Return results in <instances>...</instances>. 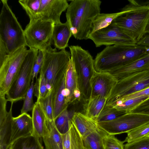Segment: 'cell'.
Wrapping results in <instances>:
<instances>
[{"instance_id": "1", "label": "cell", "mask_w": 149, "mask_h": 149, "mask_svg": "<svg viewBox=\"0 0 149 149\" xmlns=\"http://www.w3.org/2000/svg\"><path fill=\"white\" fill-rule=\"evenodd\" d=\"M99 0H73L66 13L72 35L77 40L88 39L95 17L100 13Z\"/></svg>"}, {"instance_id": "2", "label": "cell", "mask_w": 149, "mask_h": 149, "mask_svg": "<svg viewBox=\"0 0 149 149\" xmlns=\"http://www.w3.org/2000/svg\"><path fill=\"white\" fill-rule=\"evenodd\" d=\"M0 14V62L23 46H26L24 31L8 3L1 0Z\"/></svg>"}, {"instance_id": "3", "label": "cell", "mask_w": 149, "mask_h": 149, "mask_svg": "<svg viewBox=\"0 0 149 149\" xmlns=\"http://www.w3.org/2000/svg\"><path fill=\"white\" fill-rule=\"evenodd\" d=\"M149 53V48L137 44L107 46L97 54L95 69L97 72H109Z\"/></svg>"}, {"instance_id": "4", "label": "cell", "mask_w": 149, "mask_h": 149, "mask_svg": "<svg viewBox=\"0 0 149 149\" xmlns=\"http://www.w3.org/2000/svg\"><path fill=\"white\" fill-rule=\"evenodd\" d=\"M130 1V9L115 19L111 24L122 30L137 43L145 35L149 19V1L141 3Z\"/></svg>"}, {"instance_id": "5", "label": "cell", "mask_w": 149, "mask_h": 149, "mask_svg": "<svg viewBox=\"0 0 149 149\" xmlns=\"http://www.w3.org/2000/svg\"><path fill=\"white\" fill-rule=\"evenodd\" d=\"M44 51L43 64L40 72L46 80L49 90H53L61 83L71 59L70 52L65 49L58 52L49 47Z\"/></svg>"}, {"instance_id": "6", "label": "cell", "mask_w": 149, "mask_h": 149, "mask_svg": "<svg viewBox=\"0 0 149 149\" xmlns=\"http://www.w3.org/2000/svg\"><path fill=\"white\" fill-rule=\"evenodd\" d=\"M76 70L81 99L86 103L91 97V81L96 71L94 59L89 52L79 45L69 46Z\"/></svg>"}, {"instance_id": "7", "label": "cell", "mask_w": 149, "mask_h": 149, "mask_svg": "<svg viewBox=\"0 0 149 149\" xmlns=\"http://www.w3.org/2000/svg\"><path fill=\"white\" fill-rule=\"evenodd\" d=\"M39 50L29 48L19 72L6 95L8 101L15 102L24 100L32 81L33 65Z\"/></svg>"}, {"instance_id": "8", "label": "cell", "mask_w": 149, "mask_h": 149, "mask_svg": "<svg viewBox=\"0 0 149 149\" xmlns=\"http://www.w3.org/2000/svg\"><path fill=\"white\" fill-rule=\"evenodd\" d=\"M54 25L52 22L41 19L30 20L24 30L26 46L42 50L51 46Z\"/></svg>"}, {"instance_id": "9", "label": "cell", "mask_w": 149, "mask_h": 149, "mask_svg": "<svg viewBox=\"0 0 149 149\" xmlns=\"http://www.w3.org/2000/svg\"><path fill=\"white\" fill-rule=\"evenodd\" d=\"M19 48L0 62V95L6 96L20 70L28 50Z\"/></svg>"}, {"instance_id": "10", "label": "cell", "mask_w": 149, "mask_h": 149, "mask_svg": "<svg viewBox=\"0 0 149 149\" xmlns=\"http://www.w3.org/2000/svg\"><path fill=\"white\" fill-rule=\"evenodd\" d=\"M149 87V70L133 74L118 81L107 99V105L121 97Z\"/></svg>"}, {"instance_id": "11", "label": "cell", "mask_w": 149, "mask_h": 149, "mask_svg": "<svg viewBox=\"0 0 149 149\" xmlns=\"http://www.w3.org/2000/svg\"><path fill=\"white\" fill-rule=\"evenodd\" d=\"M148 122V115L128 113L114 120L97 123L108 134L115 135L127 133Z\"/></svg>"}, {"instance_id": "12", "label": "cell", "mask_w": 149, "mask_h": 149, "mask_svg": "<svg viewBox=\"0 0 149 149\" xmlns=\"http://www.w3.org/2000/svg\"><path fill=\"white\" fill-rule=\"evenodd\" d=\"M88 39L92 40L96 47L102 45L135 46L136 42L122 30L112 24L90 33Z\"/></svg>"}, {"instance_id": "13", "label": "cell", "mask_w": 149, "mask_h": 149, "mask_svg": "<svg viewBox=\"0 0 149 149\" xmlns=\"http://www.w3.org/2000/svg\"><path fill=\"white\" fill-rule=\"evenodd\" d=\"M8 100L6 96H0V149H8L10 144L13 102L8 111L6 110Z\"/></svg>"}, {"instance_id": "14", "label": "cell", "mask_w": 149, "mask_h": 149, "mask_svg": "<svg viewBox=\"0 0 149 149\" xmlns=\"http://www.w3.org/2000/svg\"><path fill=\"white\" fill-rule=\"evenodd\" d=\"M69 4L66 0H41L38 11L40 19L52 22L55 24L61 23V15Z\"/></svg>"}, {"instance_id": "15", "label": "cell", "mask_w": 149, "mask_h": 149, "mask_svg": "<svg viewBox=\"0 0 149 149\" xmlns=\"http://www.w3.org/2000/svg\"><path fill=\"white\" fill-rule=\"evenodd\" d=\"M117 82L109 72L96 71L91 81V97L99 96L107 99Z\"/></svg>"}, {"instance_id": "16", "label": "cell", "mask_w": 149, "mask_h": 149, "mask_svg": "<svg viewBox=\"0 0 149 149\" xmlns=\"http://www.w3.org/2000/svg\"><path fill=\"white\" fill-rule=\"evenodd\" d=\"M149 70V53L109 72L118 81L130 76Z\"/></svg>"}, {"instance_id": "17", "label": "cell", "mask_w": 149, "mask_h": 149, "mask_svg": "<svg viewBox=\"0 0 149 149\" xmlns=\"http://www.w3.org/2000/svg\"><path fill=\"white\" fill-rule=\"evenodd\" d=\"M65 102L69 105L81 101V94L79 90L77 73L71 59L69 61L65 77Z\"/></svg>"}, {"instance_id": "18", "label": "cell", "mask_w": 149, "mask_h": 149, "mask_svg": "<svg viewBox=\"0 0 149 149\" xmlns=\"http://www.w3.org/2000/svg\"><path fill=\"white\" fill-rule=\"evenodd\" d=\"M33 129L32 117L28 113L13 117L10 143L21 137L32 135Z\"/></svg>"}, {"instance_id": "19", "label": "cell", "mask_w": 149, "mask_h": 149, "mask_svg": "<svg viewBox=\"0 0 149 149\" xmlns=\"http://www.w3.org/2000/svg\"><path fill=\"white\" fill-rule=\"evenodd\" d=\"M72 122L83 139L100 127L96 120L80 112L74 113Z\"/></svg>"}, {"instance_id": "20", "label": "cell", "mask_w": 149, "mask_h": 149, "mask_svg": "<svg viewBox=\"0 0 149 149\" xmlns=\"http://www.w3.org/2000/svg\"><path fill=\"white\" fill-rule=\"evenodd\" d=\"M42 139L45 149H63L62 135L56 128L54 120L46 118V128Z\"/></svg>"}, {"instance_id": "21", "label": "cell", "mask_w": 149, "mask_h": 149, "mask_svg": "<svg viewBox=\"0 0 149 149\" xmlns=\"http://www.w3.org/2000/svg\"><path fill=\"white\" fill-rule=\"evenodd\" d=\"M72 35L68 22L55 24L52 35L53 44L56 48L65 49L68 47V42Z\"/></svg>"}, {"instance_id": "22", "label": "cell", "mask_w": 149, "mask_h": 149, "mask_svg": "<svg viewBox=\"0 0 149 149\" xmlns=\"http://www.w3.org/2000/svg\"><path fill=\"white\" fill-rule=\"evenodd\" d=\"M33 124L32 135L41 141L46 128V118L38 104L36 102L32 111Z\"/></svg>"}, {"instance_id": "23", "label": "cell", "mask_w": 149, "mask_h": 149, "mask_svg": "<svg viewBox=\"0 0 149 149\" xmlns=\"http://www.w3.org/2000/svg\"><path fill=\"white\" fill-rule=\"evenodd\" d=\"M65 75L61 83L53 91V107L54 120L67 108L69 105L65 102Z\"/></svg>"}, {"instance_id": "24", "label": "cell", "mask_w": 149, "mask_h": 149, "mask_svg": "<svg viewBox=\"0 0 149 149\" xmlns=\"http://www.w3.org/2000/svg\"><path fill=\"white\" fill-rule=\"evenodd\" d=\"M128 1L129 3L123 8L120 12L111 13H100L99 14L94 20L90 33L108 26L115 19L127 12L131 5L130 0Z\"/></svg>"}, {"instance_id": "25", "label": "cell", "mask_w": 149, "mask_h": 149, "mask_svg": "<svg viewBox=\"0 0 149 149\" xmlns=\"http://www.w3.org/2000/svg\"><path fill=\"white\" fill-rule=\"evenodd\" d=\"M62 137L63 149H86L82 138L73 123Z\"/></svg>"}, {"instance_id": "26", "label": "cell", "mask_w": 149, "mask_h": 149, "mask_svg": "<svg viewBox=\"0 0 149 149\" xmlns=\"http://www.w3.org/2000/svg\"><path fill=\"white\" fill-rule=\"evenodd\" d=\"M8 149H44L40 140L31 135L19 138L10 143Z\"/></svg>"}, {"instance_id": "27", "label": "cell", "mask_w": 149, "mask_h": 149, "mask_svg": "<svg viewBox=\"0 0 149 149\" xmlns=\"http://www.w3.org/2000/svg\"><path fill=\"white\" fill-rule=\"evenodd\" d=\"M107 98L98 96L91 97L86 103L85 114L96 121L97 118L105 106Z\"/></svg>"}, {"instance_id": "28", "label": "cell", "mask_w": 149, "mask_h": 149, "mask_svg": "<svg viewBox=\"0 0 149 149\" xmlns=\"http://www.w3.org/2000/svg\"><path fill=\"white\" fill-rule=\"evenodd\" d=\"M68 106L54 120L56 128L62 135L66 133L70 129L72 124V118L76 112L73 109H68Z\"/></svg>"}, {"instance_id": "29", "label": "cell", "mask_w": 149, "mask_h": 149, "mask_svg": "<svg viewBox=\"0 0 149 149\" xmlns=\"http://www.w3.org/2000/svg\"><path fill=\"white\" fill-rule=\"evenodd\" d=\"M108 134L100 127L97 130L83 139L85 148L86 149H105L103 138Z\"/></svg>"}, {"instance_id": "30", "label": "cell", "mask_w": 149, "mask_h": 149, "mask_svg": "<svg viewBox=\"0 0 149 149\" xmlns=\"http://www.w3.org/2000/svg\"><path fill=\"white\" fill-rule=\"evenodd\" d=\"M148 97H141L124 101L117 100L105 105L128 113L134 107Z\"/></svg>"}, {"instance_id": "31", "label": "cell", "mask_w": 149, "mask_h": 149, "mask_svg": "<svg viewBox=\"0 0 149 149\" xmlns=\"http://www.w3.org/2000/svg\"><path fill=\"white\" fill-rule=\"evenodd\" d=\"M41 0H19L18 2L25 10L30 21L39 20V9Z\"/></svg>"}, {"instance_id": "32", "label": "cell", "mask_w": 149, "mask_h": 149, "mask_svg": "<svg viewBox=\"0 0 149 149\" xmlns=\"http://www.w3.org/2000/svg\"><path fill=\"white\" fill-rule=\"evenodd\" d=\"M53 91L50 90L45 97L37 99L36 102L39 104L44 112L47 119L54 120L53 107Z\"/></svg>"}, {"instance_id": "33", "label": "cell", "mask_w": 149, "mask_h": 149, "mask_svg": "<svg viewBox=\"0 0 149 149\" xmlns=\"http://www.w3.org/2000/svg\"><path fill=\"white\" fill-rule=\"evenodd\" d=\"M127 113L125 111L105 105L98 115L96 122L98 123L111 120Z\"/></svg>"}, {"instance_id": "34", "label": "cell", "mask_w": 149, "mask_h": 149, "mask_svg": "<svg viewBox=\"0 0 149 149\" xmlns=\"http://www.w3.org/2000/svg\"><path fill=\"white\" fill-rule=\"evenodd\" d=\"M149 134V122L142 125L127 133L124 142L130 143L139 139Z\"/></svg>"}, {"instance_id": "35", "label": "cell", "mask_w": 149, "mask_h": 149, "mask_svg": "<svg viewBox=\"0 0 149 149\" xmlns=\"http://www.w3.org/2000/svg\"><path fill=\"white\" fill-rule=\"evenodd\" d=\"M50 90L43 74L40 72L34 84V95L37 99L44 97L48 94Z\"/></svg>"}, {"instance_id": "36", "label": "cell", "mask_w": 149, "mask_h": 149, "mask_svg": "<svg viewBox=\"0 0 149 149\" xmlns=\"http://www.w3.org/2000/svg\"><path fill=\"white\" fill-rule=\"evenodd\" d=\"M34 91V80H32L30 88L24 100V103L21 110V113H27L33 110L35 105L33 100Z\"/></svg>"}, {"instance_id": "37", "label": "cell", "mask_w": 149, "mask_h": 149, "mask_svg": "<svg viewBox=\"0 0 149 149\" xmlns=\"http://www.w3.org/2000/svg\"><path fill=\"white\" fill-rule=\"evenodd\" d=\"M105 149H124L123 141L116 138L115 135L108 134L103 138Z\"/></svg>"}, {"instance_id": "38", "label": "cell", "mask_w": 149, "mask_h": 149, "mask_svg": "<svg viewBox=\"0 0 149 149\" xmlns=\"http://www.w3.org/2000/svg\"><path fill=\"white\" fill-rule=\"evenodd\" d=\"M124 149H149V136H146L124 146Z\"/></svg>"}, {"instance_id": "39", "label": "cell", "mask_w": 149, "mask_h": 149, "mask_svg": "<svg viewBox=\"0 0 149 149\" xmlns=\"http://www.w3.org/2000/svg\"><path fill=\"white\" fill-rule=\"evenodd\" d=\"M44 56V50H39L38 56L33 65L32 74V80H34L35 78L36 79L38 78V74L40 73L42 66Z\"/></svg>"}, {"instance_id": "40", "label": "cell", "mask_w": 149, "mask_h": 149, "mask_svg": "<svg viewBox=\"0 0 149 149\" xmlns=\"http://www.w3.org/2000/svg\"><path fill=\"white\" fill-rule=\"evenodd\" d=\"M129 113L149 116V97L134 107Z\"/></svg>"}, {"instance_id": "41", "label": "cell", "mask_w": 149, "mask_h": 149, "mask_svg": "<svg viewBox=\"0 0 149 149\" xmlns=\"http://www.w3.org/2000/svg\"><path fill=\"white\" fill-rule=\"evenodd\" d=\"M141 97H149V87L125 95L117 100L124 101Z\"/></svg>"}, {"instance_id": "42", "label": "cell", "mask_w": 149, "mask_h": 149, "mask_svg": "<svg viewBox=\"0 0 149 149\" xmlns=\"http://www.w3.org/2000/svg\"><path fill=\"white\" fill-rule=\"evenodd\" d=\"M137 44L149 48V33L146 34L137 42Z\"/></svg>"}, {"instance_id": "43", "label": "cell", "mask_w": 149, "mask_h": 149, "mask_svg": "<svg viewBox=\"0 0 149 149\" xmlns=\"http://www.w3.org/2000/svg\"><path fill=\"white\" fill-rule=\"evenodd\" d=\"M147 33H149V19L145 31V34Z\"/></svg>"}, {"instance_id": "44", "label": "cell", "mask_w": 149, "mask_h": 149, "mask_svg": "<svg viewBox=\"0 0 149 149\" xmlns=\"http://www.w3.org/2000/svg\"><path fill=\"white\" fill-rule=\"evenodd\" d=\"M146 136H149V134H148Z\"/></svg>"}]
</instances>
